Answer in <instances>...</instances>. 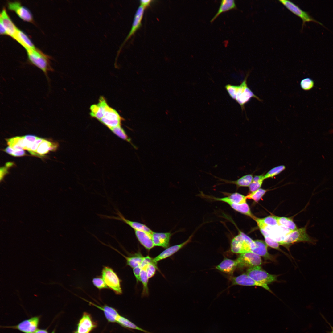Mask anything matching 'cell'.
I'll return each mask as SVG.
<instances>
[{
  "label": "cell",
  "mask_w": 333,
  "mask_h": 333,
  "mask_svg": "<svg viewBox=\"0 0 333 333\" xmlns=\"http://www.w3.org/2000/svg\"><path fill=\"white\" fill-rule=\"evenodd\" d=\"M248 73L245 79L239 85L228 84L225 88L230 97L240 106L242 111L245 110V105L252 98H254L259 101L262 100L256 95L249 88L247 84Z\"/></svg>",
  "instance_id": "cell-1"
},
{
  "label": "cell",
  "mask_w": 333,
  "mask_h": 333,
  "mask_svg": "<svg viewBox=\"0 0 333 333\" xmlns=\"http://www.w3.org/2000/svg\"><path fill=\"white\" fill-rule=\"evenodd\" d=\"M25 49L30 62L43 72L48 82H49L48 72L52 71L53 69L50 64L49 57L37 49L35 50L26 48Z\"/></svg>",
  "instance_id": "cell-2"
},
{
  "label": "cell",
  "mask_w": 333,
  "mask_h": 333,
  "mask_svg": "<svg viewBox=\"0 0 333 333\" xmlns=\"http://www.w3.org/2000/svg\"><path fill=\"white\" fill-rule=\"evenodd\" d=\"M246 274L256 282L264 286L266 290L272 292L268 284L275 281L277 275L269 273L260 266L249 268Z\"/></svg>",
  "instance_id": "cell-3"
},
{
  "label": "cell",
  "mask_w": 333,
  "mask_h": 333,
  "mask_svg": "<svg viewBox=\"0 0 333 333\" xmlns=\"http://www.w3.org/2000/svg\"><path fill=\"white\" fill-rule=\"evenodd\" d=\"M317 240L310 236L306 231V226L291 231L285 239L279 243L280 245H289L299 242H307L313 245L316 243Z\"/></svg>",
  "instance_id": "cell-4"
},
{
  "label": "cell",
  "mask_w": 333,
  "mask_h": 333,
  "mask_svg": "<svg viewBox=\"0 0 333 333\" xmlns=\"http://www.w3.org/2000/svg\"><path fill=\"white\" fill-rule=\"evenodd\" d=\"M101 277L109 289L117 295L122 293L121 280L114 270L108 266H104L101 271Z\"/></svg>",
  "instance_id": "cell-5"
},
{
  "label": "cell",
  "mask_w": 333,
  "mask_h": 333,
  "mask_svg": "<svg viewBox=\"0 0 333 333\" xmlns=\"http://www.w3.org/2000/svg\"><path fill=\"white\" fill-rule=\"evenodd\" d=\"M236 227L239 234L232 239L231 243V251L240 254L251 252L250 245L253 240L241 231L237 226Z\"/></svg>",
  "instance_id": "cell-6"
},
{
  "label": "cell",
  "mask_w": 333,
  "mask_h": 333,
  "mask_svg": "<svg viewBox=\"0 0 333 333\" xmlns=\"http://www.w3.org/2000/svg\"><path fill=\"white\" fill-rule=\"evenodd\" d=\"M97 326V323L94 319L91 314L84 312L72 333H91Z\"/></svg>",
  "instance_id": "cell-7"
},
{
  "label": "cell",
  "mask_w": 333,
  "mask_h": 333,
  "mask_svg": "<svg viewBox=\"0 0 333 333\" xmlns=\"http://www.w3.org/2000/svg\"><path fill=\"white\" fill-rule=\"evenodd\" d=\"M279 2L293 13L300 17L302 20V29L306 22H314L322 26L323 25L310 16L309 13L301 9L298 6L290 1L280 0Z\"/></svg>",
  "instance_id": "cell-8"
},
{
  "label": "cell",
  "mask_w": 333,
  "mask_h": 333,
  "mask_svg": "<svg viewBox=\"0 0 333 333\" xmlns=\"http://www.w3.org/2000/svg\"><path fill=\"white\" fill-rule=\"evenodd\" d=\"M40 319V316H34L24 320L16 325L2 327L17 329L24 333H34L38 329Z\"/></svg>",
  "instance_id": "cell-9"
},
{
  "label": "cell",
  "mask_w": 333,
  "mask_h": 333,
  "mask_svg": "<svg viewBox=\"0 0 333 333\" xmlns=\"http://www.w3.org/2000/svg\"><path fill=\"white\" fill-rule=\"evenodd\" d=\"M115 212V214L117 215V216H109L102 214H101L100 216L103 218L114 219L122 221L129 225L134 230L142 231L151 234L153 232L145 224L137 222L131 221L125 218L118 209H116Z\"/></svg>",
  "instance_id": "cell-10"
},
{
  "label": "cell",
  "mask_w": 333,
  "mask_h": 333,
  "mask_svg": "<svg viewBox=\"0 0 333 333\" xmlns=\"http://www.w3.org/2000/svg\"><path fill=\"white\" fill-rule=\"evenodd\" d=\"M239 267L249 268L260 266L262 264L261 257L251 252L241 253L236 259Z\"/></svg>",
  "instance_id": "cell-11"
},
{
  "label": "cell",
  "mask_w": 333,
  "mask_h": 333,
  "mask_svg": "<svg viewBox=\"0 0 333 333\" xmlns=\"http://www.w3.org/2000/svg\"><path fill=\"white\" fill-rule=\"evenodd\" d=\"M7 5L8 9L15 11L22 19L28 22H33V16L31 12L27 8L22 6L19 2L9 1L7 2Z\"/></svg>",
  "instance_id": "cell-12"
},
{
  "label": "cell",
  "mask_w": 333,
  "mask_h": 333,
  "mask_svg": "<svg viewBox=\"0 0 333 333\" xmlns=\"http://www.w3.org/2000/svg\"><path fill=\"white\" fill-rule=\"evenodd\" d=\"M228 196L223 198L216 197L212 196L206 195L203 192L200 195L203 197L213 200L221 201L227 204L232 203L236 204H241L246 203V196L237 192L227 193Z\"/></svg>",
  "instance_id": "cell-13"
},
{
  "label": "cell",
  "mask_w": 333,
  "mask_h": 333,
  "mask_svg": "<svg viewBox=\"0 0 333 333\" xmlns=\"http://www.w3.org/2000/svg\"><path fill=\"white\" fill-rule=\"evenodd\" d=\"M144 10L145 8L141 6H140L138 8L134 15L130 30L120 47L118 52L117 55L119 54L122 48L126 41L134 34L141 26Z\"/></svg>",
  "instance_id": "cell-14"
},
{
  "label": "cell",
  "mask_w": 333,
  "mask_h": 333,
  "mask_svg": "<svg viewBox=\"0 0 333 333\" xmlns=\"http://www.w3.org/2000/svg\"><path fill=\"white\" fill-rule=\"evenodd\" d=\"M193 236L191 235L185 241L179 244L169 247L155 257L153 258V261L157 264L160 261L165 259L173 255L181 249L190 242Z\"/></svg>",
  "instance_id": "cell-15"
},
{
  "label": "cell",
  "mask_w": 333,
  "mask_h": 333,
  "mask_svg": "<svg viewBox=\"0 0 333 333\" xmlns=\"http://www.w3.org/2000/svg\"><path fill=\"white\" fill-rule=\"evenodd\" d=\"M268 245L265 242L261 240H253L250 245L251 252L266 259L273 260V257L269 254L267 250Z\"/></svg>",
  "instance_id": "cell-16"
},
{
  "label": "cell",
  "mask_w": 333,
  "mask_h": 333,
  "mask_svg": "<svg viewBox=\"0 0 333 333\" xmlns=\"http://www.w3.org/2000/svg\"><path fill=\"white\" fill-rule=\"evenodd\" d=\"M81 298L88 303L90 305L97 307L102 311L105 318L109 322L111 323L116 322V319L120 315L116 309L106 304L103 306H99L85 299Z\"/></svg>",
  "instance_id": "cell-17"
},
{
  "label": "cell",
  "mask_w": 333,
  "mask_h": 333,
  "mask_svg": "<svg viewBox=\"0 0 333 333\" xmlns=\"http://www.w3.org/2000/svg\"><path fill=\"white\" fill-rule=\"evenodd\" d=\"M171 232H153L152 238L154 246L166 249L169 247L170 240L173 235Z\"/></svg>",
  "instance_id": "cell-18"
},
{
  "label": "cell",
  "mask_w": 333,
  "mask_h": 333,
  "mask_svg": "<svg viewBox=\"0 0 333 333\" xmlns=\"http://www.w3.org/2000/svg\"><path fill=\"white\" fill-rule=\"evenodd\" d=\"M0 22L2 23L4 26L7 35H9L13 39L18 28L7 14L5 8H3L0 13Z\"/></svg>",
  "instance_id": "cell-19"
},
{
  "label": "cell",
  "mask_w": 333,
  "mask_h": 333,
  "mask_svg": "<svg viewBox=\"0 0 333 333\" xmlns=\"http://www.w3.org/2000/svg\"><path fill=\"white\" fill-rule=\"evenodd\" d=\"M6 140L7 145L14 150L23 149L28 151L33 143L27 140L23 136H17Z\"/></svg>",
  "instance_id": "cell-20"
},
{
  "label": "cell",
  "mask_w": 333,
  "mask_h": 333,
  "mask_svg": "<svg viewBox=\"0 0 333 333\" xmlns=\"http://www.w3.org/2000/svg\"><path fill=\"white\" fill-rule=\"evenodd\" d=\"M135 235L140 243L148 251L154 246L151 234L141 230H134Z\"/></svg>",
  "instance_id": "cell-21"
},
{
  "label": "cell",
  "mask_w": 333,
  "mask_h": 333,
  "mask_svg": "<svg viewBox=\"0 0 333 333\" xmlns=\"http://www.w3.org/2000/svg\"><path fill=\"white\" fill-rule=\"evenodd\" d=\"M232 285H239L246 286H257L266 289L263 285L253 280L246 273H244L231 278Z\"/></svg>",
  "instance_id": "cell-22"
},
{
  "label": "cell",
  "mask_w": 333,
  "mask_h": 333,
  "mask_svg": "<svg viewBox=\"0 0 333 333\" xmlns=\"http://www.w3.org/2000/svg\"><path fill=\"white\" fill-rule=\"evenodd\" d=\"M238 266L236 260H233L225 258L218 265L216 268L222 272L232 275Z\"/></svg>",
  "instance_id": "cell-23"
},
{
  "label": "cell",
  "mask_w": 333,
  "mask_h": 333,
  "mask_svg": "<svg viewBox=\"0 0 333 333\" xmlns=\"http://www.w3.org/2000/svg\"><path fill=\"white\" fill-rule=\"evenodd\" d=\"M58 146L57 143L52 142L43 139L38 146L36 152L35 156L39 157L44 156L50 151H55Z\"/></svg>",
  "instance_id": "cell-24"
},
{
  "label": "cell",
  "mask_w": 333,
  "mask_h": 333,
  "mask_svg": "<svg viewBox=\"0 0 333 333\" xmlns=\"http://www.w3.org/2000/svg\"><path fill=\"white\" fill-rule=\"evenodd\" d=\"M214 177L218 179L219 181L224 182V183L232 184L235 185L237 188L241 187L249 186L253 179V176L252 174L245 175L235 181L229 180L219 178L216 176Z\"/></svg>",
  "instance_id": "cell-25"
},
{
  "label": "cell",
  "mask_w": 333,
  "mask_h": 333,
  "mask_svg": "<svg viewBox=\"0 0 333 333\" xmlns=\"http://www.w3.org/2000/svg\"><path fill=\"white\" fill-rule=\"evenodd\" d=\"M106 245L114 249L122 255L125 259L126 265L133 269L140 266L143 259L144 257L142 255L140 252H138L129 256H126L123 255L112 246Z\"/></svg>",
  "instance_id": "cell-26"
},
{
  "label": "cell",
  "mask_w": 333,
  "mask_h": 333,
  "mask_svg": "<svg viewBox=\"0 0 333 333\" xmlns=\"http://www.w3.org/2000/svg\"><path fill=\"white\" fill-rule=\"evenodd\" d=\"M13 39L16 40L25 49L27 48L35 50L37 49L27 35L18 29L16 34Z\"/></svg>",
  "instance_id": "cell-27"
},
{
  "label": "cell",
  "mask_w": 333,
  "mask_h": 333,
  "mask_svg": "<svg viewBox=\"0 0 333 333\" xmlns=\"http://www.w3.org/2000/svg\"><path fill=\"white\" fill-rule=\"evenodd\" d=\"M237 6L235 1L234 0H222L218 11L213 17L211 19L210 22H212L214 21L223 12L232 9H236Z\"/></svg>",
  "instance_id": "cell-28"
},
{
  "label": "cell",
  "mask_w": 333,
  "mask_h": 333,
  "mask_svg": "<svg viewBox=\"0 0 333 333\" xmlns=\"http://www.w3.org/2000/svg\"><path fill=\"white\" fill-rule=\"evenodd\" d=\"M116 322L125 328L137 330L145 333H151L139 327L127 318L120 314L117 317Z\"/></svg>",
  "instance_id": "cell-29"
},
{
  "label": "cell",
  "mask_w": 333,
  "mask_h": 333,
  "mask_svg": "<svg viewBox=\"0 0 333 333\" xmlns=\"http://www.w3.org/2000/svg\"><path fill=\"white\" fill-rule=\"evenodd\" d=\"M235 211L241 214L249 216L253 219L255 216L252 214L248 204L245 203L241 204H236L232 203L228 204Z\"/></svg>",
  "instance_id": "cell-30"
},
{
  "label": "cell",
  "mask_w": 333,
  "mask_h": 333,
  "mask_svg": "<svg viewBox=\"0 0 333 333\" xmlns=\"http://www.w3.org/2000/svg\"><path fill=\"white\" fill-rule=\"evenodd\" d=\"M279 226L286 228L289 230L293 231L297 229L296 224L291 219L284 217L275 216Z\"/></svg>",
  "instance_id": "cell-31"
},
{
  "label": "cell",
  "mask_w": 333,
  "mask_h": 333,
  "mask_svg": "<svg viewBox=\"0 0 333 333\" xmlns=\"http://www.w3.org/2000/svg\"><path fill=\"white\" fill-rule=\"evenodd\" d=\"M146 265L142 268L140 275V282H142L143 287L142 293L143 296H147L149 294L148 284L149 278L146 271Z\"/></svg>",
  "instance_id": "cell-32"
},
{
  "label": "cell",
  "mask_w": 333,
  "mask_h": 333,
  "mask_svg": "<svg viewBox=\"0 0 333 333\" xmlns=\"http://www.w3.org/2000/svg\"><path fill=\"white\" fill-rule=\"evenodd\" d=\"M91 116L100 120L104 117V112L103 106L99 102L97 104H93L90 107Z\"/></svg>",
  "instance_id": "cell-33"
},
{
  "label": "cell",
  "mask_w": 333,
  "mask_h": 333,
  "mask_svg": "<svg viewBox=\"0 0 333 333\" xmlns=\"http://www.w3.org/2000/svg\"><path fill=\"white\" fill-rule=\"evenodd\" d=\"M264 179V175L255 176L249 186L250 191L252 192L259 189L261 187Z\"/></svg>",
  "instance_id": "cell-34"
},
{
  "label": "cell",
  "mask_w": 333,
  "mask_h": 333,
  "mask_svg": "<svg viewBox=\"0 0 333 333\" xmlns=\"http://www.w3.org/2000/svg\"><path fill=\"white\" fill-rule=\"evenodd\" d=\"M266 190L259 188L257 190L252 192L246 196V199H252L255 202L258 201L266 192Z\"/></svg>",
  "instance_id": "cell-35"
},
{
  "label": "cell",
  "mask_w": 333,
  "mask_h": 333,
  "mask_svg": "<svg viewBox=\"0 0 333 333\" xmlns=\"http://www.w3.org/2000/svg\"><path fill=\"white\" fill-rule=\"evenodd\" d=\"M111 131L121 139L131 143L130 138H129L125 131L121 126H119L110 129Z\"/></svg>",
  "instance_id": "cell-36"
},
{
  "label": "cell",
  "mask_w": 333,
  "mask_h": 333,
  "mask_svg": "<svg viewBox=\"0 0 333 333\" xmlns=\"http://www.w3.org/2000/svg\"><path fill=\"white\" fill-rule=\"evenodd\" d=\"M285 168V166L283 165L278 166L272 168L264 175L265 179L273 178L282 172Z\"/></svg>",
  "instance_id": "cell-37"
},
{
  "label": "cell",
  "mask_w": 333,
  "mask_h": 333,
  "mask_svg": "<svg viewBox=\"0 0 333 333\" xmlns=\"http://www.w3.org/2000/svg\"><path fill=\"white\" fill-rule=\"evenodd\" d=\"M259 219L265 225L272 227L279 226L275 216H269L262 218H259Z\"/></svg>",
  "instance_id": "cell-38"
},
{
  "label": "cell",
  "mask_w": 333,
  "mask_h": 333,
  "mask_svg": "<svg viewBox=\"0 0 333 333\" xmlns=\"http://www.w3.org/2000/svg\"><path fill=\"white\" fill-rule=\"evenodd\" d=\"M92 283L93 285L99 290L108 289L101 276H98L94 278L92 280Z\"/></svg>",
  "instance_id": "cell-39"
},
{
  "label": "cell",
  "mask_w": 333,
  "mask_h": 333,
  "mask_svg": "<svg viewBox=\"0 0 333 333\" xmlns=\"http://www.w3.org/2000/svg\"><path fill=\"white\" fill-rule=\"evenodd\" d=\"M314 83L313 80L310 78H306L302 80L300 83L301 88L304 90H310L314 87Z\"/></svg>",
  "instance_id": "cell-40"
},
{
  "label": "cell",
  "mask_w": 333,
  "mask_h": 333,
  "mask_svg": "<svg viewBox=\"0 0 333 333\" xmlns=\"http://www.w3.org/2000/svg\"><path fill=\"white\" fill-rule=\"evenodd\" d=\"M3 151L7 154L15 157L22 156L26 154L23 150H14L9 146L4 149Z\"/></svg>",
  "instance_id": "cell-41"
},
{
  "label": "cell",
  "mask_w": 333,
  "mask_h": 333,
  "mask_svg": "<svg viewBox=\"0 0 333 333\" xmlns=\"http://www.w3.org/2000/svg\"><path fill=\"white\" fill-rule=\"evenodd\" d=\"M157 264L153 261L146 266V271L149 278H151L155 274L157 269Z\"/></svg>",
  "instance_id": "cell-42"
},
{
  "label": "cell",
  "mask_w": 333,
  "mask_h": 333,
  "mask_svg": "<svg viewBox=\"0 0 333 333\" xmlns=\"http://www.w3.org/2000/svg\"><path fill=\"white\" fill-rule=\"evenodd\" d=\"M265 242L268 245L272 248L280 250L279 243L274 240L269 236L264 237Z\"/></svg>",
  "instance_id": "cell-43"
},
{
  "label": "cell",
  "mask_w": 333,
  "mask_h": 333,
  "mask_svg": "<svg viewBox=\"0 0 333 333\" xmlns=\"http://www.w3.org/2000/svg\"><path fill=\"white\" fill-rule=\"evenodd\" d=\"M43 139V138H39L32 143L30 149L28 150L31 155L35 156L37 150Z\"/></svg>",
  "instance_id": "cell-44"
},
{
  "label": "cell",
  "mask_w": 333,
  "mask_h": 333,
  "mask_svg": "<svg viewBox=\"0 0 333 333\" xmlns=\"http://www.w3.org/2000/svg\"><path fill=\"white\" fill-rule=\"evenodd\" d=\"M142 268L140 266L133 269V272L137 282H140V275Z\"/></svg>",
  "instance_id": "cell-45"
},
{
  "label": "cell",
  "mask_w": 333,
  "mask_h": 333,
  "mask_svg": "<svg viewBox=\"0 0 333 333\" xmlns=\"http://www.w3.org/2000/svg\"><path fill=\"white\" fill-rule=\"evenodd\" d=\"M23 136L25 139L31 143H33L39 138L36 136L31 135H27Z\"/></svg>",
  "instance_id": "cell-46"
},
{
  "label": "cell",
  "mask_w": 333,
  "mask_h": 333,
  "mask_svg": "<svg viewBox=\"0 0 333 333\" xmlns=\"http://www.w3.org/2000/svg\"><path fill=\"white\" fill-rule=\"evenodd\" d=\"M9 167L6 166L1 167L0 169V179L1 181L3 179L4 176L8 172V168Z\"/></svg>",
  "instance_id": "cell-47"
},
{
  "label": "cell",
  "mask_w": 333,
  "mask_h": 333,
  "mask_svg": "<svg viewBox=\"0 0 333 333\" xmlns=\"http://www.w3.org/2000/svg\"><path fill=\"white\" fill-rule=\"evenodd\" d=\"M153 1L151 0H141L140 1V6L145 9L150 6Z\"/></svg>",
  "instance_id": "cell-48"
},
{
  "label": "cell",
  "mask_w": 333,
  "mask_h": 333,
  "mask_svg": "<svg viewBox=\"0 0 333 333\" xmlns=\"http://www.w3.org/2000/svg\"><path fill=\"white\" fill-rule=\"evenodd\" d=\"M0 33L1 35H7L6 31L2 23L0 22Z\"/></svg>",
  "instance_id": "cell-49"
},
{
  "label": "cell",
  "mask_w": 333,
  "mask_h": 333,
  "mask_svg": "<svg viewBox=\"0 0 333 333\" xmlns=\"http://www.w3.org/2000/svg\"><path fill=\"white\" fill-rule=\"evenodd\" d=\"M34 333H49L46 329H38Z\"/></svg>",
  "instance_id": "cell-50"
},
{
  "label": "cell",
  "mask_w": 333,
  "mask_h": 333,
  "mask_svg": "<svg viewBox=\"0 0 333 333\" xmlns=\"http://www.w3.org/2000/svg\"><path fill=\"white\" fill-rule=\"evenodd\" d=\"M322 316L323 318L325 321L329 324L330 327L331 329V331H328L327 333H333V327L330 324V323L326 320L325 318L322 314Z\"/></svg>",
  "instance_id": "cell-51"
},
{
  "label": "cell",
  "mask_w": 333,
  "mask_h": 333,
  "mask_svg": "<svg viewBox=\"0 0 333 333\" xmlns=\"http://www.w3.org/2000/svg\"><path fill=\"white\" fill-rule=\"evenodd\" d=\"M55 330H54L51 333H55Z\"/></svg>",
  "instance_id": "cell-52"
}]
</instances>
